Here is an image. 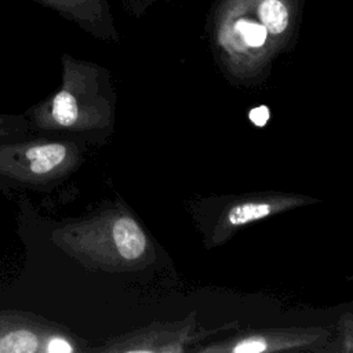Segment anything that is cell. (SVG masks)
<instances>
[{"label":"cell","instance_id":"obj_1","mask_svg":"<svg viewBox=\"0 0 353 353\" xmlns=\"http://www.w3.org/2000/svg\"><path fill=\"white\" fill-rule=\"evenodd\" d=\"M299 0H221L215 40L223 58L240 69L263 63L291 37Z\"/></svg>","mask_w":353,"mask_h":353},{"label":"cell","instance_id":"obj_2","mask_svg":"<svg viewBox=\"0 0 353 353\" xmlns=\"http://www.w3.org/2000/svg\"><path fill=\"white\" fill-rule=\"evenodd\" d=\"M63 142H0V178L8 185H40L58 176L70 163Z\"/></svg>","mask_w":353,"mask_h":353},{"label":"cell","instance_id":"obj_3","mask_svg":"<svg viewBox=\"0 0 353 353\" xmlns=\"http://www.w3.org/2000/svg\"><path fill=\"white\" fill-rule=\"evenodd\" d=\"M92 65L63 55L62 87L46 102L28 112L30 123L39 130H74L85 120L84 91L92 74Z\"/></svg>","mask_w":353,"mask_h":353},{"label":"cell","instance_id":"obj_4","mask_svg":"<svg viewBox=\"0 0 353 353\" xmlns=\"http://www.w3.org/2000/svg\"><path fill=\"white\" fill-rule=\"evenodd\" d=\"M59 332L57 325L32 313L0 310V353L46 352L48 341Z\"/></svg>","mask_w":353,"mask_h":353},{"label":"cell","instance_id":"obj_5","mask_svg":"<svg viewBox=\"0 0 353 353\" xmlns=\"http://www.w3.org/2000/svg\"><path fill=\"white\" fill-rule=\"evenodd\" d=\"M291 199H256V200H244L232 205L222 221L216 233L232 232L240 226H244L256 219L269 216L280 211L281 208L288 207Z\"/></svg>","mask_w":353,"mask_h":353},{"label":"cell","instance_id":"obj_6","mask_svg":"<svg viewBox=\"0 0 353 353\" xmlns=\"http://www.w3.org/2000/svg\"><path fill=\"white\" fill-rule=\"evenodd\" d=\"M58 11L65 18L73 19L85 29L99 28L109 18L105 0H36Z\"/></svg>","mask_w":353,"mask_h":353},{"label":"cell","instance_id":"obj_7","mask_svg":"<svg viewBox=\"0 0 353 353\" xmlns=\"http://www.w3.org/2000/svg\"><path fill=\"white\" fill-rule=\"evenodd\" d=\"M112 240L117 254L125 261H135L145 254V233L139 225L128 216H120L113 222Z\"/></svg>","mask_w":353,"mask_h":353},{"label":"cell","instance_id":"obj_8","mask_svg":"<svg viewBox=\"0 0 353 353\" xmlns=\"http://www.w3.org/2000/svg\"><path fill=\"white\" fill-rule=\"evenodd\" d=\"M285 339H290V338L288 336L277 338V335H274V336L252 335V336L241 338V339L236 341L234 343H232L226 347H219V349L229 350V352H236V353H258V352H265V350L280 349L277 346V342L279 341H285ZM292 339H295V338H292Z\"/></svg>","mask_w":353,"mask_h":353},{"label":"cell","instance_id":"obj_9","mask_svg":"<svg viewBox=\"0 0 353 353\" xmlns=\"http://www.w3.org/2000/svg\"><path fill=\"white\" fill-rule=\"evenodd\" d=\"M23 121L25 120L21 116L0 114V139L15 135L19 131V127L23 124Z\"/></svg>","mask_w":353,"mask_h":353},{"label":"cell","instance_id":"obj_10","mask_svg":"<svg viewBox=\"0 0 353 353\" xmlns=\"http://www.w3.org/2000/svg\"><path fill=\"white\" fill-rule=\"evenodd\" d=\"M74 350H76V347L63 335V332L54 335L46 346V353H72Z\"/></svg>","mask_w":353,"mask_h":353},{"label":"cell","instance_id":"obj_11","mask_svg":"<svg viewBox=\"0 0 353 353\" xmlns=\"http://www.w3.org/2000/svg\"><path fill=\"white\" fill-rule=\"evenodd\" d=\"M248 116H250V120L254 125L263 127L268 123L269 117H270V112L266 106H256V108L250 110Z\"/></svg>","mask_w":353,"mask_h":353}]
</instances>
